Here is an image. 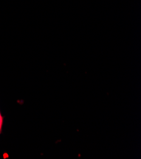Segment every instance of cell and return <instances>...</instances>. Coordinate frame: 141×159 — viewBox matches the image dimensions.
<instances>
[{
	"instance_id": "cell-1",
	"label": "cell",
	"mask_w": 141,
	"mask_h": 159,
	"mask_svg": "<svg viewBox=\"0 0 141 159\" xmlns=\"http://www.w3.org/2000/svg\"><path fill=\"white\" fill-rule=\"evenodd\" d=\"M3 121V118L2 116H0V133H1V132H2V129Z\"/></svg>"
},
{
	"instance_id": "cell-2",
	"label": "cell",
	"mask_w": 141,
	"mask_h": 159,
	"mask_svg": "<svg viewBox=\"0 0 141 159\" xmlns=\"http://www.w3.org/2000/svg\"><path fill=\"white\" fill-rule=\"evenodd\" d=\"M2 116V114H1V113H0V116Z\"/></svg>"
}]
</instances>
